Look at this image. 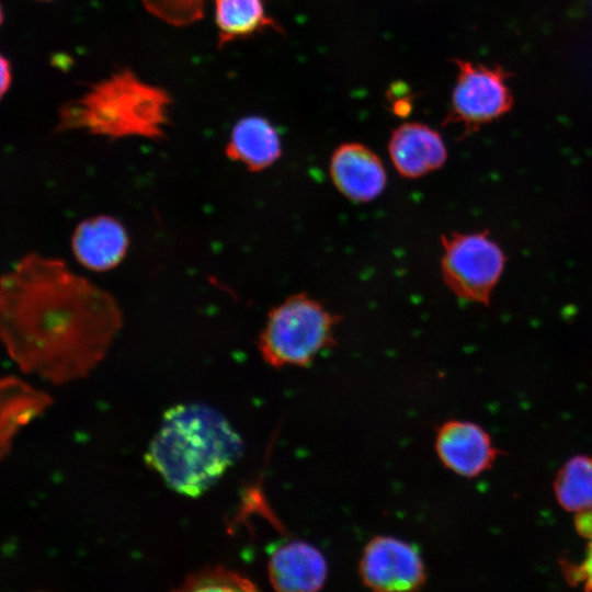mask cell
<instances>
[{"label":"cell","instance_id":"15","mask_svg":"<svg viewBox=\"0 0 592 592\" xmlns=\"http://www.w3.org/2000/svg\"><path fill=\"white\" fill-rule=\"evenodd\" d=\"M219 46L266 29L281 32L262 0H214Z\"/></svg>","mask_w":592,"mask_h":592},{"label":"cell","instance_id":"18","mask_svg":"<svg viewBox=\"0 0 592 592\" xmlns=\"http://www.w3.org/2000/svg\"><path fill=\"white\" fill-rule=\"evenodd\" d=\"M143 4L159 20L185 26L200 21L204 14L205 0H141Z\"/></svg>","mask_w":592,"mask_h":592},{"label":"cell","instance_id":"20","mask_svg":"<svg viewBox=\"0 0 592 592\" xmlns=\"http://www.w3.org/2000/svg\"><path fill=\"white\" fill-rule=\"evenodd\" d=\"M574 527L580 536L590 539L592 537V510L577 512Z\"/></svg>","mask_w":592,"mask_h":592},{"label":"cell","instance_id":"2","mask_svg":"<svg viewBox=\"0 0 592 592\" xmlns=\"http://www.w3.org/2000/svg\"><path fill=\"white\" fill-rule=\"evenodd\" d=\"M243 449L240 434L220 411L186 402L163 413L145 460L173 491L195 498L217 483Z\"/></svg>","mask_w":592,"mask_h":592},{"label":"cell","instance_id":"5","mask_svg":"<svg viewBox=\"0 0 592 592\" xmlns=\"http://www.w3.org/2000/svg\"><path fill=\"white\" fill-rule=\"evenodd\" d=\"M441 272L459 299L488 306L505 267L506 257L488 230L452 231L441 237Z\"/></svg>","mask_w":592,"mask_h":592},{"label":"cell","instance_id":"12","mask_svg":"<svg viewBox=\"0 0 592 592\" xmlns=\"http://www.w3.org/2000/svg\"><path fill=\"white\" fill-rule=\"evenodd\" d=\"M129 238L124 225L109 215L81 221L71 237L76 260L86 269L105 272L116 267L126 257Z\"/></svg>","mask_w":592,"mask_h":592},{"label":"cell","instance_id":"3","mask_svg":"<svg viewBox=\"0 0 592 592\" xmlns=\"http://www.w3.org/2000/svg\"><path fill=\"white\" fill-rule=\"evenodd\" d=\"M170 103L167 91L146 83L126 68L66 103L59 111L57 130L82 129L109 139L157 140L166 135Z\"/></svg>","mask_w":592,"mask_h":592},{"label":"cell","instance_id":"4","mask_svg":"<svg viewBox=\"0 0 592 592\" xmlns=\"http://www.w3.org/2000/svg\"><path fill=\"white\" fill-rule=\"evenodd\" d=\"M341 318L305 293L294 294L273 307L259 335L258 348L270 366H306L335 344Z\"/></svg>","mask_w":592,"mask_h":592},{"label":"cell","instance_id":"16","mask_svg":"<svg viewBox=\"0 0 592 592\" xmlns=\"http://www.w3.org/2000/svg\"><path fill=\"white\" fill-rule=\"evenodd\" d=\"M554 492L566 511L592 510V457L577 455L565 463L555 478Z\"/></svg>","mask_w":592,"mask_h":592},{"label":"cell","instance_id":"9","mask_svg":"<svg viewBox=\"0 0 592 592\" xmlns=\"http://www.w3.org/2000/svg\"><path fill=\"white\" fill-rule=\"evenodd\" d=\"M329 174L335 189L348 200L367 203L377 198L386 187V168L369 147L344 143L331 155Z\"/></svg>","mask_w":592,"mask_h":592},{"label":"cell","instance_id":"14","mask_svg":"<svg viewBox=\"0 0 592 592\" xmlns=\"http://www.w3.org/2000/svg\"><path fill=\"white\" fill-rule=\"evenodd\" d=\"M225 153L249 171L260 172L280 159L281 137L267 118L260 115L244 116L234 125Z\"/></svg>","mask_w":592,"mask_h":592},{"label":"cell","instance_id":"6","mask_svg":"<svg viewBox=\"0 0 592 592\" xmlns=\"http://www.w3.org/2000/svg\"><path fill=\"white\" fill-rule=\"evenodd\" d=\"M457 76L451 106L443 125L462 127V136L505 115L513 104L508 73L499 66H486L464 59H453Z\"/></svg>","mask_w":592,"mask_h":592},{"label":"cell","instance_id":"19","mask_svg":"<svg viewBox=\"0 0 592 592\" xmlns=\"http://www.w3.org/2000/svg\"><path fill=\"white\" fill-rule=\"evenodd\" d=\"M585 558L580 565L563 566V573L569 583H582L587 591H592V537L588 539Z\"/></svg>","mask_w":592,"mask_h":592},{"label":"cell","instance_id":"11","mask_svg":"<svg viewBox=\"0 0 592 592\" xmlns=\"http://www.w3.org/2000/svg\"><path fill=\"white\" fill-rule=\"evenodd\" d=\"M269 579L276 591L311 592L326 583L328 563L314 545L293 539L277 546L267 562Z\"/></svg>","mask_w":592,"mask_h":592},{"label":"cell","instance_id":"10","mask_svg":"<svg viewBox=\"0 0 592 592\" xmlns=\"http://www.w3.org/2000/svg\"><path fill=\"white\" fill-rule=\"evenodd\" d=\"M388 153L396 171L406 179H419L444 166L446 145L441 134L420 122L397 126L389 137Z\"/></svg>","mask_w":592,"mask_h":592},{"label":"cell","instance_id":"22","mask_svg":"<svg viewBox=\"0 0 592 592\" xmlns=\"http://www.w3.org/2000/svg\"><path fill=\"white\" fill-rule=\"evenodd\" d=\"M2 20H3V13H2V8L0 5V24L2 23Z\"/></svg>","mask_w":592,"mask_h":592},{"label":"cell","instance_id":"1","mask_svg":"<svg viewBox=\"0 0 592 592\" xmlns=\"http://www.w3.org/2000/svg\"><path fill=\"white\" fill-rule=\"evenodd\" d=\"M122 326L116 298L61 259L30 252L0 277V341L21 372L53 385L87 377Z\"/></svg>","mask_w":592,"mask_h":592},{"label":"cell","instance_id":"13","mask_svg":"<svg viewBox=\"0 0 592 592\" xmlns=\"http://www.w3.org/2000/svg\"><path fill=\"white\" fill-rule=\"evenodd\" d=\"M52 403L49 394L18 376L0 379V460L11 452L22 429L41 417Z\"/></svg>","mask_w":592,"mask_h":592},{"label":"cell","instance_id":"7","mask_svg":"<svg viewBox=\"0 0 592 592\" xmlns=\"http://www.w3.org/2000/svg\"><path fill=\"white\" fill-rule=\"evenodd\" d=\"M358 571L363 583L375 591L418 590L426 578L418 548L386 535L375 536L366 544Z\"/></svg>","mask_w":592,"mask_h":592},{"label":"cell","instance_id":"8","mask_svg":"<svg viewBox=\"0 0 592 592\" xmlns=\"http://www.w3.org/2000/svg\"><path fill=\"white\" fill-rule=\"evenodd\" d=\"M435 452L447 469L466 478L489 469L500 453L483 428L465 420H449L439 428Z\"/></svg>","mask_w":592,"mask_h":592},{"label":"cell","instance_id":"17","mask_svg":"<svg viewBox=\"0 0 592 592\" xmlns=\"http://www.w3.org/2000/svg\"><path fill=\"white\" fill-rule=\"evenodd\" d=\"M253 581L224 565L206 566L187 574L177 591H255Z\"/></svg>","mask_w":592,"mask_h":592},{"label":"cell","instance_id":"21","mask_svg":"<svg viewBox=\"0 0 592 592\" xmlns=\"http://www.w3.org/2000/svg\"><path fill=\"white\" fill-rule=\"evenodd\" d=\"M11 84V67L8 59L0 54V99Z\"/></svg>","mask_w":592,"mask_h":592}]
</instances>
